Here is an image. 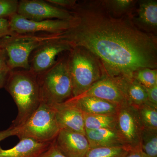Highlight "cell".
I'll return each mask as SVG.
<instances>
[{
  "mask_svg": "<svg viewBox=\"0 0 157 157\" xmlns=\"http://www.w3.org/2000/svg\"><path fill=\"white\" fill-rule=\"evenodd\" d=\"M72 10L71 26L58 34V40L92 54L103 75L132 78L140 69H157V37L141 30L132 17L113 16L101 1L77 3Z\"/></svg>",
  "mask_w": 157,
  "mask_h": 157,
  "instance_id": "1",
  "label": "cell"
},
{
  "mask_svg": "<svg viewBox=\"0 0 157 157\" xmlns=\"http://www.w3.org/2000/svg\"><path fill=\"white\" fill-rule=\"evenodd\" d=\"M17 106L12 128L23 124L41 104L38 76L30 70L10 71L5 86Z\"/></svg>",
  "mask_w": 157,
  "mask_h": 157,
  "instance_id": "2",
  "label": "cell"
},
{
  "mask_svg": "<svg viewBox=\"0 0 157 157\" xmlns=\"http://www.w3.org/2000/svg\"><path fill=\"white\" fill-rule=\"evenodd\" d=\"M37 76L41 103L52 105L63 103L73 97L68 58L61 59Z\"/></svg>",
  "mask_w": 157,
  "mask_h": 157,
  "instance_id": "3",
  "label": "cell"
},
{
  "mask_svg": "<svg viewBox=\"0 0 157 157\" xmlns=\"http://www.w3.org/2000/svg\"><path fill=\"white\" fill-rule=\"evenodd\" d=\"M68 64L73 88V97L86 92L103 76L101 64L88 51L74 47L70 51Z\"/></svg>",
  "mask_w": 157,
  "mask_h": 157,
  "instance_id": "4",
  "label": "cell"
},
{
  "mask_svg": "<svg viewBox=\"0 0 157 157\" xmlns=\"http://www.w3.org/2000/svg\"><path fill=\"white\" fill-rule=\"evenodd\" d=\"M57 39V34H12L0 39V47L6 53L8 67L11 71L17 68L29 70L30 69L29 58L33 51Z\"/></svg>",
  "mask_w": 157,
  "mask_h": 157,
  "instance_id": "5",
  "label": "cell"
},
{
  "mask_svg": "<svg viewBox=\"0 0 157 157\" xmlns=\"http://www.w3.org/2000/svg\"><path fill=\"white\" fill-rule=\"evenodd\" d=\"M16 128L15 136L19 140L29 138L42 143L52 142L60 130L53 108L42 103L23 124Z\"/></svg>",
  "mask_w": 157,
  "mask_h": 157,
  "instance_id": "6",
  "label": "cell"
},
{
  "mask_svg": "<svg viewBox=\"0 0 157 157\" xmlns=\"http://www.w3.org/2000/svg\"><path fill=\"white\" fill-rule=\"evenodd\" d=\"M116 129L127 148L141 149L140 139L143 127L136 107L129 105L120 107Z\"/></svg>",
  "mask_w": 157,
  "mask_h": 157,
  "instance_id": "7",
  "label": "cell"
},
{
  "mask_svg": "<svg viewBox=\"0 0 157 157\" xmlns=\"http://www.w3.org/2000/svg\"><path fill=\"white\" fill-rule=\"evenodd\" d=\"M17 14L26 19L37 21L51 19L71 21L73 18L71 11L39 0H22L18 2Z\"/></svg>",
  "mask_w": 157,
  "mask_h": 157,
  "instance_id": "8",
  "label": "cell"
},
{
  "mask_svg": "<svg viewBox=\"0 0 157 157\" xmlns=\"http://www.w3.org/2000/svg\"><path fill=\"white\" fill-rule=\"evenodd\" d=\"M9 20L12 34H34L39 32L57 34L71 26V21L51 19L37 21L26 19L17 13L9 17Z\"/></svg>",
  "mask_w": 157,
  "mask_h": 157,
  "instance_id": "9",
  "label": "cell"
},
{
  "mask_svg": "<svg viewBox=\"0 0 157 157\" xmlns=\"http://www.w3.org/2000/svg\"><path fill=\"white\" fill-rule=\"evenodd\" d=\"M79 96H90L100 98L120 107L129 105L117 80L115 78L105 75H103L100 80Z\"/></svg>",
  "mask_w": 157,
  "mask_h": 157,
  "instance_id": "10",
  "label": "cell"
},
{
  "mask_svg": "<svg viewBox=\"0 0 157 157\" xmlns=\"http://www.w3.org/2000/svg\"><path fill=\"white\" fill-rule=\"evenodd\" d=\"M72 49L70 45L61 40L45 43L36 49L30 65V70L36 75L45 72L56 63V59L59 54Z\"/></svg>",
  "mask_w": 157,
  "mask_h": 157,
  "instance_id": "11",
  "label": "cell"
},
{
  "mask_svg": "<svg viewBox=\"0 0 157 157\" xmlns=\"http://www.w3.org/2000/svg\"><path fill=\"white\" fill-rule=\"evenodd\" d=\"M56 118L61 130L80 133L85 135L83 113L73 102L67 101L52 104Z\"/></svg>",
  "mask_w": 157,
  "mask_h": 157,
  "instance_id": "12",
  "label": "cell"
},
{
  "mask_svg": "<svg viewBox=\"0 0 157 157\" xmlns=\"http://www.w3.org/2000/svg\"><path fill=\"white\" fill-rule=\"evenodd\" d=\"M53 143L67 157H84L90 148L85 135L63 129L60 130Z\"/></svg>",
  "mask_w": 157,
  "mask_h": 157,
  "instance_id": "13",
  "label": "cell"
},
{
  "mask_svg": "<svg viewBox=\"0 0 157 157\" xmlns=\"http://www.w3.org/2000/svg\"><path fill=\"white\" fill-rule=\"evenodd\" d=\"M69 100L82 113L90 115H116L120 107L103 99L90 96H79Z\"/></svg>",
  "mask_w": 157,
  "mask_h": 157,
  "instance_id": "14",
  "label": "cell"
},
{
  "mask_svg": "<svg viewBox=\"0 0 157 157\" xmlns=\"http://www.w3.org/2000/svg\"><path fill=\"white\" fill-rule=\"evenodd\" d=\"M52 142L42 143L29 138L21 139L12 148L4 149L0 146V157H41Z\"/></svg>",
  "mask_w": 157,
  "mask_h": 157,
  "instance_id": "15",
  "label": "cell"
},
{
  "mask_svg": "<svg viewBox=\"0 0 157 157\" xmlns=\"http://www.w3.org/2000/svg\"><path fill=\"white\" fill-rule=\"evenodd\" d=\"M85 135L90 148L126 147L116 128L86 130Z\"/></svg>",
  "mask_w": 157,
  "mask_h": 157,
  "instance_id": "16",
  "label": "cell"
},
{
  "mask_svg": "<svg viewBox=\"0 0 157 157\" xmlns=\"http://www.w3.org/2000/svg\"><path fill=\"white\" fill-rule=\"evenodd\" d=\"M118 82L129 105L137 107L148 103L146 88L134 78H114Z\"/></svg>",
  "mask_w": 157,
  "mask_h": 157,
  "instance_id": "17",
  "label": "cell"
},
{
  "mask_svg": "<svg viewBox=\"0 0 157 157\" xmlns=\"http://www.w3.org/2000/svg\"><path fill=\"white\" fill-rule=\"evenodd\" d=\"M137 22L147 32L157 30V1L156 0L140 1L137 11Z\"/></svg>",
  "mask_w": 157,
  "mask_h": 157,
  "instance_id": "18",
  "label": "cell"
},
{
  "mask_svg": "<svg viewBox=\"0 0 157 157\" xmlns=\"http://www.w3.org/2000/svg\"><path fill=\"white\" fill-rule=\"evenodd\" d=\"M103 6L113 16L116 17H129L132 18V13L137 1L134 0H104Z\"/></svg>",
  "mask_w": 157,
  "mask_h": 157,
  "instance_id": "19",
  "label": "cell"
},
{
  "mask_svg": "<svg viewBox=\"0 0 157 157\" xmlns=\"http://www.w3.org/2000/svg\"><path fill=\"white\" fill-rule=\"evenodd\" d=\"M85 129L95 130L99 129H115L117 124L116 115H90L83 113Z\"/></svg>",
  "mask_w": 157,
  "mask_h": 157,
  "instance_id": "20",
  "label": "cell"
},
{
  "mask_svg": "<svg viewBox=\"0 0 157 157\" xmlns=\"http://www.w3.org/2000/svg\"><path fill=\"white\" fill-rule=\"evenodd\" d=\"M140 147L147 157H157V130L143 128Z\"/></svg>",
  "mask_w": 157,
  "mask_h": 157,
  "instance_id": "21",
  "label": "cell"
},
{
  "mask_svg": "<svg viewBox=\"0 0 157 157\" xmlns=\"http://www.w3.org/2000/svg\"><path fill=\"white\" fill-rule=\"evenodd\" d=\"M137 109L143 128L157 130V107L148 103Z\"/></svg>",
  "mask_w": 157,
  "mask_h": 157,
  "instance_id": "22",
  "label": "cell"
},
{
  "mask_svg": "<svg viewBox=\"0 0 157 157\" xmlns=\"http://www.w3.org/2000/svg\"><path fill=\"white\" fill-rule=\"evenodd\" d=\"M129 150L123 147L90 148L84 157H124Z\"/></svg>",
  "mask_w": 157,
  "mask_h": 157,
  "instance_id": "23",
  "label": "cell"
},
{
  "mask_svg": "<svg viewBox=\"0 0 157 157\" xmlns=\"http://www.w3.org/2000/svg\"><path fill=\"white\" fill-rule=\"evenodd\" d=\"M133 78L144 87L148 88L157 86V69L144 68L134 74Z\"/></svg>",
  "mask_w": 157,
  "mask_h": 157,
  "instance_id": "24",
  "label": "cell"
},
{
  "mask_svg": "<svg viewBox=\"0 0 157 157\" xmlns=\"http://www.w3.org/2000/svg\"><path fill=\"white\" fill-rule=\"evenodd\" d=\"M18 6L17 0H0V18H9L16 14Z\"/></svg>",
  "mask_w": 157,
  "mask_h": 157,
  "instance_id": "25",
  "label": "cell"
},
{
  "mask_svg": "<svg viewBox=\"0 0 157 157\" xmlns=\"http://www.w3.org/2000/svg\"><path fill=\"white\" fill-rule=\"evenodd\" d=\"M46 2L58 8L60 7L71 9H73L77 4L75 0H47Z\"/></svg>",
  "mask_w": 157,
  "mask_h": 157,
  "instance_id": "26",
  "label": "cell"
},
{
  "mask_svg": "<svg viewBox=\"0 0 157 157\" xmlns=\"http://www.w3.org/2000/svg\"><path fill=\"white\" fill-rule=\"evenodd\" d=\"M11 34L9 19L0 18V39Z\"/></svg>",
  "mask_w": 157,
  "mask_h": 157,
  "instance_id": "27",
  "label": "cell"
},
{
  "mask_svg": "<svg viewBox=\"0 0 157 157\" xmlns=\"http://www.w3.org/2000/svg\"><path fill=\"white\" fill-rule=\"evenodd\" d=\"M41 157H67L64 155L52 142L49 148L42 155Z\"/></svg>",
  "mask_w": 157,
  "mask_h": 157,
  "instance_id": "28",
  "label": "cell"
},
{
  "mask_svg": "<svg viewBox=\"0 0 157 157\" xmlns=\"http://www.w3.org/2000/svg\"><path fill=\"white\" fill-rule=\"evenodd\" d=\"M146 88L147 93V101L149 104L157 107V86Z\"/></svg>",
  "mask_w": 157,
  "mask_h": 157,
  "instance_id": "29",
  "label": "cell"
},
{
  "mask_svg": "<svg viewBox=\"0 0 157 157\" xmlns=\"http://www.w3.org/2000/svg\"><path fill=\"white\" fill-rule=\"evenodd\" d=\"M7 63V58L4 51L0 47V73L4 72H9Z\"/></svg>",
  "mask_w": 157,
  "mask_h": 157,
  "instance_id": "30",
  "label": "cell"
},
{
  "mask_svg": "<svg viewBox=\"0 0 157 157\" xmlns=\"http://www.w3.org/2000/svg\"><path fill=\"white\" fill-rule=\"evenodd\" d=\"M17 128H12L11 126L6 130L0 131V142L6 139L7 137L10 136H15L17 133Z\"/></svg>",
  "mask_w": 157,
  "mask_h": 157,
  "instance_id": "31",
  "label": "cell"
},
{
  "mask_svg": "<svg viewBox=\"0 0 157 157\" xmlns=\"http://www.w3.org/2000/svg\"><path fill=\"white\" fill-rule=\"evenodd\" d=\"M124 157H147L141 150V149L130 150Z\"/></svg>",
  "mask_w": 157,
  "mask_h": 157,
  "instance_id": "32",
  "label": "cell"
},
{
  "mask_svg": "<svg viewBox=\"0 0 157 157\" xmlns=\"http://www.w3.org/2000/svg\"><path fill=\"white\" fill-rule=\"evenodd\" d=\"M9 72H4L0 73V89L4 87Z\"/></svg>",
  "mask_w": 157,
  "mask_h": 157,
  "instance_id": "33",
  "label": "cell"
}]
</instances>
